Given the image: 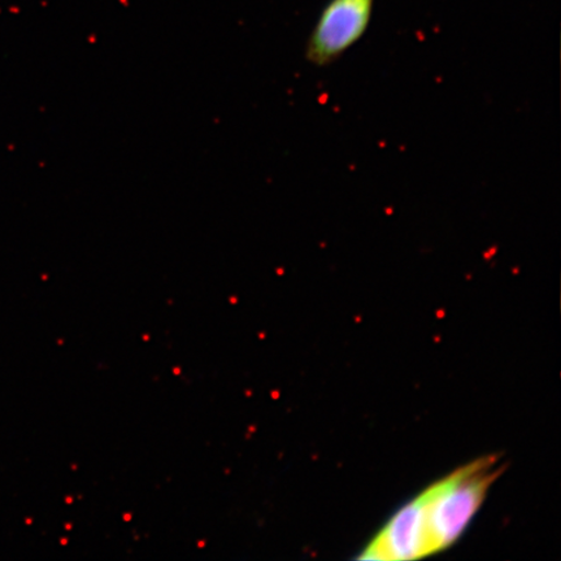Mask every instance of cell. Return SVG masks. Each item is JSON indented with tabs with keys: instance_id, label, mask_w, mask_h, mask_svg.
I'll use <instances>...</instances> for the list:
<instances>
[{
	"instance_id": "cell-1",
	"label": "cell",
	"mask_w": 561,
	"mask_h": 561,
	"mask_svg": "<svg viewBox=\"0 0 561 561\" xmlns=\"http://www.w3.org/2000/svg\"><path fill=\"white\" fill-rule=\"evenodd\" d=\"M502 471L501 459L488 456L459 468L415 497L427 557L458 541Z\"/></svg>"
},
{
	"instance_id": "cell-2",
	"label": "cell",
	"mask_w": 561,
	"mask_h": 561,
	"mask_svg": "<svg viewBox=\"0 0 561 561\" xmlns=\"http://www.w3.org/2000/svg\"><path fill=\"white\" fill-rule=\"evenodd\" d=\"M376 0H329L306 45V59L319 68L332 66L366 35Z\"/></svg>"
}]
</instances>
